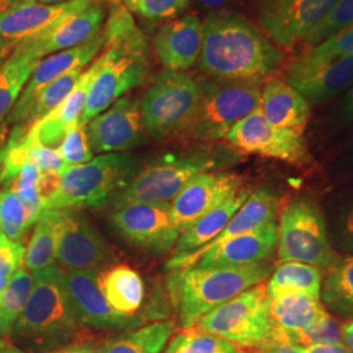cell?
<instances>
[{
  "label": "cell",
  "mask_w": 353,
  "mask_h": 353,
  "mask_svg": "<svg viewBox=\"0 0 353 353\" xmlns=\"http://www.w3.org/2000/svg\"><path fill=\"white\" fill-rule=\"evenodd\" d=\"M284 59L281 51L239 13L211 12L203 21L199 68L221 80H263Z\"/></svg>",
  "instance_id": "1"
},
{
  "label": "cell",
  "mask_w": 353,
  "mask_h": 353,
  "mask_svg": "<svg viewBox=\"0 0 353 353\" xmlns=\"http://www.w3.org/2000/svg\"><path fill=\"white\" fill-rule=\"evenodd\" d=\"M26 307L10 338L28 353H49L75 343L80 323L67 287L65 271L54 265L33 272Z\"/></svg>",
  "instance_id": "2"
},
{
  "label": "cell",
  "mask_w": 353,
  "mask_h": 353,
  "mask_svg": "<svg viewBox=\"0 0 353 353\" xmlns=\"http://www.w3.org/2000/svg\"><path fill=\"white\" fill-rule=\"evenodd\" d=\"M271 270L267 261L237 267L194 265L173 270L169 276V290L182 327L195 326L214 307L265 283Z\"/></svg>",
  "instance_id": "3"
},
{
  "label": "cell",
  "mask_w": 353,
  "mask_h": 353,
  "mask_svg": "<svg viewBox=\"0 0 353 353\" xmlns=\"http://www.w3.org/2000/svg\"><path fill=\"white\" fill-rule=\"evenodd\" d=\"M144 160L130 152L105 153L85 164L68 166L58 176L43 210L105 207L139 173Z\"/></svg>",
  "instance_id": "4"
},
{
  "label": "cell",
  "mask_w": 353,
  "mask_h": 353,
  "mask_svg": "<svg viewBox=\"0 0 353 353\" xmlns=\"http://www.w3.org/2000/svg\"><path fill=\"white\" fill-rule=\"evenodd\" d=\"M106 36V34H105ZM103 62L89 87L80 125L109 109L148 75V52L139 30L132 24L119 34L106 36Z\"/></svg>",
  "instance_id": "5"
},
{
  "label": "cell",
  "mask_w": 353,
  "mask_h": 353,
  "mask_svg": "<svg viewBox=\"0 0 353 353\" xmlns=\"http://www.w3.org/2000/svg\"><path fill=\"white\" fill-rule=\"evenodd\" d=\"M227 157L214 151L172 153L143 165L109 202L112 210L134 203H170L194 176L211 172Z\"/></svg>",
  "instance_id": "6"
},
{
  "label": "cell",
  "mask_w": 353,
  "mask_h": 353,
  "mask_svg": "<svg viewBox=\"0 0 353 353\" xmlns=\"http://www.w3.org/2000/svg\"><path fill=\"white\" fill-rule=\"evenodd\" d=\"M195 326L243 348L263 350L276 343L288 344L271 318L263 283L214 307Z\"/></svg>",
  "instance_id": "7"
},
{
  "label": "cell",
  "mask_w": 353,
  "mask_h": 353,
  "mask_svg": "<svg viewBox=\"0 0 353 353\" xmlns=\"http://www.w3.org/2000/svg\"><path fill=\"white\" fill-rule=\"evenodd\" d=\"M202 80L165 70L147 89L141 115L147 134L156 140L186 134L199 108Z\"/></svg>",
  "instance_id": "8"
},
{
  "label": "cell",
  "mask_w": 353,
  "mask_h": 353,
  "mask_svg": "<svg viewBox=\"0 0 353 353\" xmlns=\"http://www.w3.org/2000/svg\"><path fill=\"white\" fill-rule=\"evenodd\" d=\"M262 80L202 81L199 108L185 135L195 140L225 139L241 119L261 109Z\"/></svg>",
  "instance_id": "9"
},
{
  "label": "cell",
  "mask_w": 353,
  "mask_h": 353,
  "mask_svg": "<svg viewBox=\"0 0 353 353\" xmlns=\"http://www.w3.org/2000/svg\"><path fill=\"white\" fill-rule=\"evenodd\" d=\"M278 256L280 262H300L326 270L341 261L331 248L325 217L312 199H296L281 211Z\"/></svg>",
  "instance_id": "10"
},
{
  "label": "cell",
  "mask_w": 353,
  "mask_h": 353,
  "mask_svg": "<svg viewBox=\"0 0 353 353\" xmlns=\"http://www.w3.org/2000/svg\"><path fill=\"white\" fill-rule=\"evenodd\" d=\"M225 139L243 153L259 154L292 165L310 163L303 132L271 125L265 121L261 109L232 127Z\"/></svg>",
  "instance_id": "11"
},
{
  "label": "cell",
  "mask_w": 353,
  "mask_h": 353,
  "mask_svg": "<svg viewBox=\"0 0 353 353\" xmlns=\"http://www.w3.org/2000/svg\"><path fill=\"white\" fill-rule=\"evenodd\" d=\"M112 211V227L130 245L157 254L174 249L181 233L173 223L170 203H134Z\"/></svg>",
  "instance_id": "12"
},
{
  "label": "cell",
  "mask_w": 353,
  "mask_h": 353,
  "mask_svg": "<svg viewBox=\"0 0 353 353\" xmlns=\"http://www.w3.org/2000/svg\"><path fill=\"white\" fill-rule=\"evenodd\" d=\"M57 261L64 271H99L114 259L113 249L77 210H55Z\"/></svg>",
  "instance_id": "13"
},
{
  "label": "cell",
  "mask_w": 353,
  "mask_h": 353,
  "mask_svg": "<svg viewBox=\"0 0 353 353\" xmlns=\"http://www.w3.org/2000/svg\"><path fill=\"white\" fill-rule=\"evenodd\" d=\"M339 0H258V19L279 46L305 42Z\"/></svg>",
  "instance_id": "14"
},
{
  "label": "cell",
  "mask_w": 353,
  "mask_h": 353,
  "mask_svg": "<svg viewBox=\"0 0 353 353\" xmlns=\"http://www.w3.org/2000/svg\"><path fill=\"white\" fill-rule=\"evenodd\" d=\"M87 134L92 152L97 154L127 152L143 144L147 131L139 100L122 97L114 102L89 121Z\"/></svg>",
  "instance_id": "15"
},
{
  "label": "cell",
  "mask_w": 353,
  "mask_h": 353,
  "mask_svg": "<svg viewBox=\"0 0 353 353\" xmlns=\"http://www.w3.org/2000/svg\"><path fill=\"white\" fill-rule=\"evenodd\" d=\"M103 23L105 10L101 0H99L79 12L65 16L37 36L24 39L14 46L12 52L39 61L54 52L84 45L100 36Z\"/></svg>",
  "instance_id": "16"
},
{
  "label": "cell",
  "mask_w": 353,
  "mask_h": 353,
  "mask_svg": "<svg viewBox=\"0 0 353 353\" xmlns=\"http://www.w3.org/2000/svg\"><path fill=\"white\" fill-rule=\"evenodd\" d=\"M97 272L93 270L65 271L67 287L80 326L100 331H128L140 327L152 318L140 313L123 316L113 310L99 288Z\"/></svg>",
  "instance_id": "17"
},
{
  "label": "cell",
  "mask_w": 353,
  "mask_h": 353,
  "mask_svg": "<svg viewBox=\"0 0 353 353\" xmlns=\"http://www.w3.org/2000/svg\"><path fill=\"white\" fill-rule=\"evenodd\" d=\"M242 185V176L230 172H204L194 176L170 203L172 219L179 233L236 195Z\"/></svg>",
  "instance_id": "18"
},
{
  "label": "cell",
  "mask_w": 353,
  "mask_h": 353,
  "mask_svg": "<svg viewBox=\"0 0 353 353\" xmlns=\"http://www.w3.org/2000/svg\"><path fill=\"white\" fill-rule=\"evenodd\" d=\"M278 248V224L271 221L252 232L211 248L189 259L169 262L166 268L181 270L189 267H237L265 262Z\"/></svg>",
  "instance_id": "19"
},
{
  "label": "cell",
  "mask_w": 353,
  "mask_h": 353,
  "mask_svg": "<svg viewBox=\"0 0 353 353\" xmlns=\"http://www.w3.org/2000/svg\"><path fill=\"white\" fill-rule=\"evenodd\" d=\"M106 46V36L102 30L101 34L93 38L84 45L76 46L74 49L58 51L39 59L33 74L30 76L26 88L23 90L19 101L16 102L12 112L7 117L6 125L24 126L26 115L34 101L39 90L49 85L58 77L75 70L85 68L89 62L97 58L100 51Z\"/></svg>",
  "instance_id": "20"
},
{
  "label": "cell",
  "mask_w": 353,
  "mask_h": 353,
  "mask_svg": "<svg viewBox=\"0 0 353 353\" xmlns=\"http://www.w3.org/2000/svg\"><path fill=\"white\" fill-rule=\"evenodd\" d=\"M285 81L307 102L326 101L353 84V54L323 62H312L303 55L290 64Z\"/></svg>",
  "instance_id": "21"
},
{
  "label": "cell",
  "mask_w": 353,
  "mask_h": 353,
  "mask_svg": "<svg viewBox=\"0 0 353 353\" xmlns=\"http://www.w3.org/2000/svg\"><path fill=\"white\" fill-rule=\"evenodd\" d=\"M102 62L103 57L101 54L83 71L76 83L75 88L72 89V92L57 109L28 127L26 134L30 139L49 148H58L64 137L72 128L80 125L89 87L101 68Z\"/></svg>",
  "instance_id": "22"
},
{
  "label": "cell",
  "mask_w": 353,
  "mask_h": 353,
  "mask_svg": "<svg viewBox=\"0 0 353 353\" xmlns=\"http://www.w3.org/2000/svg\"><path fill=\"white\" fill-rule=\"evenodd\" d=\"M203 46V23L195 13L168 21L156 33L153 48L165 70L183 72L198 63Z\"/></svg>",
  "instance_id": "23"
},
{
  "label": "cell",
  "mask_w": 353,
  "mask_h": 353,
  "mask_svg": "<svg viewBox=\"0 0 353 353\" xmlns=\"http://www.w3.org/2000/svg\"><path fill=\"white\" fill-rule=\"evenodd\" d=\"M99 0H72L62 4L26 3L0 16V42L14 49L24 39L37 36L65 16L79 12Z\"/></svg>",
  "instance_id": "24"
},
{
  "label": "cell",
  "mask_w": 353,
  "mask_h": 353,
  "mask_svg": "<svg viewBox=\"0 0 353 353\" xmlns=\"http://www.w3.org/2000/svg\"><path fill=\"white\" fill-rule=\"evenodd\" d=\"M261 113L274 126L303 132L310 118V105L287 81L271 79L262 89Z\"/></svg>",
  "instance_id": "25"
},
{
  "label": "cell",
  "mask_w": 353,
  "mask_h": 353,
  "mask_svg": "<svg viewBox=\"0 0 353 353\" xmlns=\"http://www.w3.org/2000/svg\"><path fill=\"white\" fill-rule=\"evenodd\" d=\"M270 300V314L275 326L290 343L293 335L306 331L330 314L319 299L299 292H287Z\"/></svg>",
  "instance_id": "26"
},
{
  "label": "cell",
  "mask_w": 353,
  "mask_h": 353,
  "mask_svg": "<svg viewBox=\"0 0 353 353\" xmlns=\"http://www.w3.org/2000/svg\"><path fill=\"white\" fill-rule=\"evenodd\" d=\"M278 211V199L267 190H256L249 195L246 202L241 205L240 210L233 214L230 221L228 223L224 230L210 243L203 246L202 249L191 252L182 256H172L168 263L178 262L183 259L192 258L201 252H205L217 245H221L228 240L239 237L241 234L252 232L265 224L275 221V216Z\"/></svg>",
  "instance_id": "27"
},
{
  "label": "cell",
  "mask_w": 353,
  "mask_h": 353,
  "mask_svg": "<svg viewBox=\"0 0 353 353\" xmlns=\"http://www.w3.org/2000/svg\"><path fill=\"white\" fill-rule=\"evenodd\" d=\"M250 194V190L242 188L236 195L202 216L188 230L181 233L173 249V256H182L196 252L214 241L227 227L233 214L240 210Z\"/></svg>",
  "instance_id": "28"
},
{
  "label": "cell",
  "mask_w": 353,
  "mask_h": 353,
  "mask_svg": "<svg viewBox=\"0 0 353 353\" xmlns=\"http://www.w3.org/2000/svg\"><path fill=\"white\" fill-rule=\"evenodd\" d=\"M97 284L105 300L117 313L123 316L139 314L144 303L145 287L139 274L128 265H117L97 272Z\"/></svg>",
  "instance_id": "29"
},
{
  "label": "cell",
  "mask_w": 353,
  "mask_h": 353,
  "mask_svg": "<svg viewBox=\"0 0 353 353\" xmlns=\"http://www.w3.org/2000/svg\"><path fill=\"white\" fill-rule=\"evenodd\" d=\"M176 330L172 319L156 321L106 341L100 353H163Z\"/></svg>",
  "instance_id": "30"
},
{
  "label": "cell",
  "mask_w": 353,
  "mask_h": 353,
  "mask_svg": "<svg viewBox=\"0 0 353 353\" xmlns=\"http://www.w3.org/2000/svg\"><path fill=\"white\" fill-rule=\"evenodd\" d=\"M322 281V271L316 265L281 262L272 272L265 288L268 297L287 292H299L321 300Z\"/></svg>",
  "instance_id": "31"
},
{
  "label": "cell",
  "mask_w": 353,
  "mask_h": 353,
  "mask_svg": "<svg viewBox=\"0 0 353 353\" xmlns=\"http://www.w3.org/2000/svg\"><path fill=\"white\" fill-rule=\"evenodd\" d=\"M38 62L29 55L12 52L0 67V125L12 112Z\"/></svg>",
  "instance_id": "32"
},
{
  "label": "cell",
  "mask_w": 353,
  "mask_h": 353,
  "mask_svg": "<svg viewBox=\"0 0 353 353\" xmlns=\"http://www.w3.org/2000/svg\"><path fill=\"white\" fill-rule=\"evenodd\" d=\"M57 262V214L43 210L39 214L32 237L26 246L24 267L30 272L48 268Z\"/></svg>",
  "instance_id": "33"
},
{
  "label": "cell",
  "mask_w": 353,
  "mask_h": 353,
  "mask_svg": "<svg viewBox=\"0 0 353 353\" xmlns=\"http://www.w3.org/2000/svg\"><path fill=\"white\" fill-rule=\"evenodd\" d=\"M321 299L330 310L353 319V256L328 268Z\"/></svg>",
  "instance_id": "34"
},
{
  "label": "cell",
  "mask_w": 353,
  "mask_h": 353,
  "mask_svg": "<svg viewBox=\"0 0 353 353\" xmlns=\"http://www.w3.org/2000/svg\"><path fill=\"white\" fill-rule=\"evenodd\" d=\"M33 272L21 265L0 296V338H10L33 288Z\"/></svg>",
  "instance_id": "35"
},
{
  "label": "cell",
  "mask_w": 353,
  "mask_h": 353,
  "mask_svg": "<svg viewBox=\"0 0 353 353\" xmlns=\"http://www.w3.org/2000/svg\"><path fill=\"white\" fill-rule=\"evenodd\" d=\"M163 353H245L233 343L192 326L183 328L168 343Z\"/></svg>",
  "instance_id": "36"
},
{
  "label": "cell",
  "mask_w": 353,
  "mask_h": 353,
  "mask_svg": "<svg viewBox=\"0 0 353 353\" xmlns=\"http://www.w3.org/2000/svg\"><path fill=\"white\" fill-rule=\"evenodd\" d=\"M85 68H75L64 74L63 76L58 77L57 80H54L42 90H39V93L36 96L34 101L28 112L24 126L29 127L33 125L36 121L51 113L54 109H57L65 100V97L72 92V89L75 88L79 77L81 76Z\"/></svg>",
  "instance_id": "37"
},
{
  "label": "cell",
  "mask_w": 353,
  "mask_h": 353,
  "mask_svg": "<svg viewBox=\"0 0 353 353\" xmlns=\"http://www.w3.org/2000/svg\"><path fill=\"white\" fill-rule=\"evenodd\" d=\"M33 221L19 195L8 188L0 190V234L23 242Z\"/></svg>",
  "instance_id": "38"
},
{
  "label": "cell",
  "mask_w": 353,
  "mask_h": 353,
  "mask_svg": "<svg viewBox=\"0 0 353 353\" xmlns=\"http://www.w3.org/2000/svg\"><path fill=\"white\" fill-rule=\"evenodd\" d=\"M131 12L147 20L174 19L185 12L190 0H130L126 3Z\"/></svg>",
  "instance_id": "39"
},
{
  "label": "cell",
  "mask_w": 353,
  "mask_h": 353,
  "mask_svg": "<svg viewBox=\"0 0 353 353\" xmlns=\"http://www.w3.org/2000/svg\"><path fill=\"white\" fill-rule=\"evenodd\" d=\"M351 54H353V23L326 38L312 50L303 54V57L312 62H323Z\"/></svg>",
  "instance_id": "40"
},
{
  "label": "cell",
  "mask_w": 353,
  "mask_h": 353,
  "mask_svg": "<svg viewBox=\"0 0 353 353\" xmlns=\"http://www.w3.org/2000/svg\"><path fill=\"white\" fill-rule=\"evenodd\" d=\"M67 166L85 164L93 159V152L89 144L87 126L77 125L62 140L57 148Z\"/></svg>",
  "instance_id": "41"
},
{
  "label": "cell",
  "mask_w": 353,
  "mask_h": 353,
  "mask_svg": "<svg viewBox=\"0 0 353 353\" xmlns=\"http://www.w3.org/2000/svg\"><path fill=\"white\" fill-rule=\"evenodd\" d=\"M353 23V0H339L323 23L305 41L306 45L316 46L326 38L338 33Z\"/></svg>",
  "instance_id": "42"
},
{
  "label": "cell",
  "mask_w": 353,
  "mask_h": 353,
  "mask_svg": "<svg viewBox=\"0 0 353 353\" xmlns=\"http://www.w3.org/2000/svg\"><path fill=\"white\" fill-rule=\"evenodd\" d=\"M290 343L294 345H310V344H335L343 343L341 326L328 314L326 318L316 322L314 326L307 328L300 334L292 336Z\"/></svg>",
  "instance_id": "43"
},
{
  "label": "cell",
  "mask_w": 353,
  "mask_h": 353,
  "mask_svg": "<svg viewBox=\"0 0 353 353\" xmlns=\"http://www.w3.org/2000/svg\"><path fill=\"white\" fill-rule=\"evenodd\" d=\"M26 248L23 242H14L0 234V274L12 276L24 265Z\"/></svg>",
  "instance_id": "44"
},
{
  "label": "cell",
  "mask_w": 353,
  "mask_h": 353,
  "mask_svg": "<svg viewBox=\"0 0 353 353\" xmlns=\"http://www.w3.org/2000/svg\"><path fill=\"white\" fill-rule=\"evenodd\" d=\"M300 353H353L344 343L296 345Z\"/></svg>",
  "instance_id": "45"
},
{
  "label": "cell",
  "mask_w": 353,
  "mask_h": 353,
  "mask_svg": "<svg viewBox=\"0 0 353 353\" xmlns=\"http://www.w3.org/2000/svg\"><path fill=\"white\" fill-rule=\"evenodd\" d=\"M49 353H100V347L89 343H72Z\"/></svg>",
  "instance_id": "46"
},
{
  "label": "cell",
  "mask_w": 353,
  "mask_h": 353,
  "mask_svg": "<svg viewBox=\"0 0 353 353\" xmlns=\"http://www.w3.org/2000/svg\"><path fill=\"white\" fill-rule=\"evenodd\" d=\"M196 1L202 6L203 8L212 10L216 12V11H225V8L234 4L237 0H196Z\"/></svg>",
  "instance_id": "47"
},
{
  "label": "cell",
  "mask_w": 353,
  "mask_h": 353,
  "mask_svg": "<svg viewBox=\"0 0 353 353\" xmlns=\"http://www.w3.org/2000/svg\"><path fill=\"white\" fill-rule=\"evenodd\" d=\"M343 239L345 241L347 246L353 250V207L348 211L344 220V229H343Z\"/></svg>",
  "instance_id": "48"
},
{
  "label": "cell",
  "mask_w": 353,
  "mask_h": 353,
  "mask_svg": "<svg viewBox=\"0 0 353 353\" xmlns=\"http://www.w3.org/2000/svg\"><path fill=\"white\" fill-rule=\"evenodd\" d=\"M261 353H300L297 351V347L294 344H284V343H276L272 345H268Z\"/></svg>",
  "instance_id": "49"
},
{
  "label": "cell",
  "mask_w": 353,
  "mask_h": 353,
  "mask_svg": "<svg viewBox=\"0 0 353 353\" xmlns=\"http://www.w3.org/2000/svg\"><path fill=\"white\" fill-rule=\"evenodd\" d=\"M341 339L353 352V319L341 326Z\"/></svg>",
  "instance_id": "50"
},
{
  "label": "cell",
  "mask_w": 353,
  "mask_h": 353,
  "mask_svg": "<svg viewBox=\"0 0 353 353\" xmlns=\"http://www.w3.org/2000/svg\"><path fill=\"white\" fill-rule=\"evenodd\" d=\"M29 1H33V0H0V16L10 12L13 8L23 6Z\"/></svg>",
  "instance_id": "51"
},
{
  "label": "cell",
  "mask_w": 353,
  "mask_h": 353,
  "mask_svg": "<svg viewBox=\"0 0 353 353\" xmlns=\"http://www.w3.org/2000/svg\"><path fill=\"white\" fill-rule=\"evenodd\" d=\"M7 125L1 123L0 125V169H1V164H3V156H4V150H6V144H7Z\"/></svg>",
  "instance_id": "52"
},
{
  "label": "cell",
  "mask_w": 353,
  "mask_h": 353,
  "mask_svg": "<svg viewBox=\"0 0 353 353\" xmlns=\"http://www.w3.org/2000/svg\"><path fill=\"white\" fill-rule=\"evenodd\" d=\"M12 54V48L4 42H0V67L7 61V57Z\"/></svg>",
  "instance_id": "53"
},
{
  "label": "cell",
  "mask_w": 353,
  "mask_h": 353,
  "mask_svg": "<svg viewBox=\"0 0 353 353\" xmlns=\"http://www.w3.org/2000/svg\"><path fill=\"white\" fill-rule=\"evenodd\" d=\"M0 353H28L24 351V350H21V348H19V347H16V345H10V344H3V345H0Z\"/></svg>",
  "instance_id": "54"
},
{
  "label": "cell",
  "mask_w": 353,
  "mask_h": 353,
  "mask_svg": "<svg viewBox=\"0 0 353 353\" xmlns=\"http://www.w3.org/2000/svg\"><path fill=\"white\" fill-rule=\"evenodd\" d=\"M345 115L348 118L353 119V89L350 92L347 97V103H345Z\"/></svg>",
  "instance_id": "55"
},
{
  "label": "cell",
  "mask_w": 353,
  "mask_h": 353,
  "mask_svg": "<svg viewBox=\"0 0 353 353\" xmlns=\"http://www.w3.org/2000/svg\"><path fill=\"white\" fill-rule=\"evenodd\" d=\"M11 278H12V276H10V275L0 274V296H1V293L6 290V287H7V284H8V281H10V279Z\"/></svg>",
  "instance_id": "56"
},
{
  "label": "cell",
  "mask_w": 353,
  "mask_h": 353,
  "mask_svg": "<svg viewBox=\"0 0 353 353\" xmlns=\"http://www.w3.org/2000/svg\"><path fill=\"white\" fill-rule=\"evenodd\" d=\"M41 4H62V3H67V1H72V0H36Z\"/></svg>",
  "instance_id": "57"
},
{
  "label": "cell",
  "mask_w": 353,
  "mask_h": 353,
  "mask_svg": "<svg viewBox=\"0 0 353 353\" xmlns=\"http://www.w3.org/2000/svg\"><path fill=\"white\" fill-rule=\"evenodd\" d=\"M110 1L114 3V4H119V1H121V0H110Z\"/></svg>",
  "instance_id": "58"
},
{
  "label": "cell",
  "mask_w": 353,
  "mask_h": 353,
  "mask_svg": "<svg viewBox=\"0 0 353 353\" xmlns=\"http://www.w3.org/2000/svg\"><path fill=\"white\" fill-rule=\"evenodd\" d=\"M3 344H4V341H3V339L0 338V345H3Z\"/></svg>",
  "instance_id": "59"
},
{
  "label": "cell",
  "mask_w": 353,
  "mask_h": 353,
  "mask_svg": "<svg viewBox=\"0 0 353 353\" xmlns=\"http://www.w3.org/2000/svg\"><path fill=\"white\" fill-rule=\"evenodd\" d=\"M123 1H125V3H127V1H130V0H123Z\"/></svg>",
  "instance_id": "60"
}]
</instances>
